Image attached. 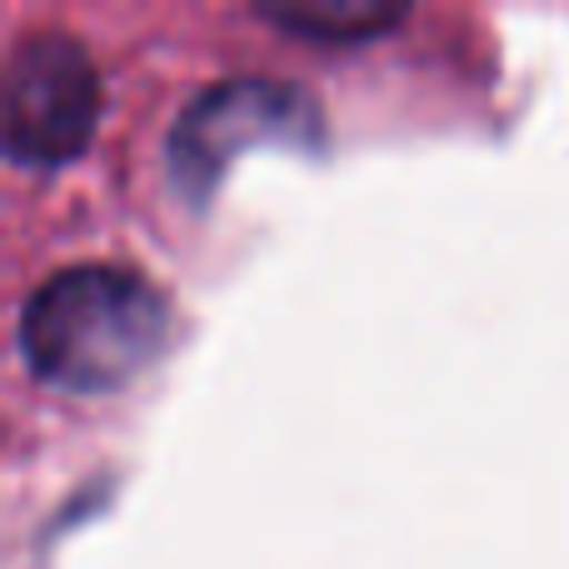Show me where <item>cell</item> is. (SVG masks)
<instances>
[{
  "instance_id": "1",
  "label": "cell",
  "mask_w": 569,
  "mask_h": 569,
  "mask_svg": "<svg viewBox=\"0 0 569 569\" xmlns=\"http://www.w3.org/2000/svg\"><path fill=\"white\" fill-rule=\"evenodd\" d=\"M166 295L126 266H70L30 290L20 310L26 365L56 390H120L166 340Z\"/></svg>"
},
{
  "instance_id": "2",
  "label": "cell",
  "mask_w": 569,
  "mask_h": 569,
  "mask_svg": "<svg viewBox=\"0 0 569 569\" xmlns=\"http://www.w3.org/2000/svg\"><path fill=\"white\" fill-rule=\"evenodd\" d=\"M6 156L16 166H66L100 120V70L66 30L26 36L6 60Z\"/></svg>"
},
{
  "instance_id": "3",
  "label": "cell",
  "mask_w": 569,
  "mask_h": 569,
  "mask_svg": "<svg viewBox=\"0 0 569 569\" xmlns=\"http://www.w3.org/2000/svg\"><path fill=\"white\" fill-rule=\"evenodd\" d=\"M320 116L310 96L276 80H220L200 90L170 130V176L186 200L206 206L230 160L250 146H315Z\"/></svg>"
},
{
  "instance_id": "4",
  "label": "cell",
  "mask_w": 569,
  "mask_h": 569,
  "mask_svg": "<svg viewBox=\"0 0 569 569\" xmlns=\"http://www.w3.org/2000/svg\"><path fill=\"white\" fill-rule=\"evenodd\" d=\"M256 16L300 40L340 46V40H365L400 26L405 10L385 6V0H284V6H256Z\"/></svg>"
}]
</instances>
